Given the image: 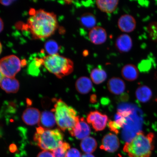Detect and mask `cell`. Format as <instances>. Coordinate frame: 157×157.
<instances>
[{"mask_svg": "<svg viewBox=\"0 0 157 157\" xmlns=\"http://www.w3.org/2000/svg\"><path fill=\"white\" fill-rule=\"evenodd\" d=\"M26 26L33 38H45L54 34L57 28V20L54 13L39 10L31 12Z\"/></svg>", "mask_w": 157, "mask_h": 157, "instance_id": "1", "label": "cell"}, {"mask_svg": "<svg viewBox=\"0 0 157 157\" xmlns=\"http://www.w3.org/2000/svg\"><path fill=\"white\" fill-rule=\"evenodd\" d=\"M154 133L145 134L140 131L125 143L123 151L130 157H150L154 149Z\"/></svg>", "mask_w": 157, "mask_h": 157, "instance_id": "2", "label": "cell"}, {"mask_svg": "<svg viewBox=\"0 0 157 157\" xmlns=\"http://www.w3.org/2000/svg\"><path fill=\"white\" fill-rule=\"evenodd\" d=\"M54 109L52 110L55 112L57 124L62 131L68 130L70 132L79 121V117L74 108L62 100L54 99Z\"/></svg>", "mask_w": 157, "mask_h": 157, "instance_id": "3", "label": "cell"}, {"mask_svg": "<svg viewBox=\"0 0 157 157\" xmlns=\"http://www.w3.org/2000/svg\"><path fill=\"white\" fill-rule=\"evenodd\" d=\"M63 135L59 129H46L39 127L36 128L34 140L44 151H52L61 146Z\"/></svg>", "mask_w": 157, "mask_h": 157, "instance_id": "4", "label": "cell"}, {"mask_svg": "<svg viewBox=\"0 0 157 157\" xmlns=\"http://www.w3.org/2000/svg\"><path fill=\"white\" fill-rule=\"evenodd\" d=\"M43 65L49 72L59 78L71 74L73 71L72 61L58 54L47 56L43 59Z\"/></svg>", "mask_w": 157, "mask_h": 157, "instance_id": "5", "label": "cell"}, {"mask_svg": "<svg viewBox=\"0 0 157 157\" xmlns=\"http://www.w3.org/2000/svg\"><path fill=\"white\" fill-rule=\"evenodd\" d=\"M21 65V62L16 56H5L0 61L1 73L6 77L14 78L20 71Z\"/></svg>", "mask_w": 157, "mask_h": 157, "instance_id": "6", "label": "cell"}, {"mask_svg": "<svg viewBox=\"0 0 157 157\" xmlns=\"http://www.w3.org/2000/svg\"><path fill=\"white\" fill-rule=\"evenodd\" d=\"M87 121L88 124L92 125L95 131H101L106 126L108 117L98 111H91L88 114Z\"/></svg>", "mask_w": 157, "mask_h": 157, "instance_id": "7", "label": "cell"}, {"mask_svg": "<svg viewBox=\"0 0 157 157\" xmlns=\"http://www.w3.org/2000/svg\"><path fill=\"white\" fill-rule=\"evenodd\" d=\"M72 136L79 140H83L91 133V129L83 117L80 118L74 128L69 132Z\"/></svg>", "mask_w": 157, "mask_h": 157, "instance_id": "8", "label": "cell"}, {"mask_svg": "<svg viewBox=\"0 0 157 157\" xmlns=\"http://www.w3.org/2000/svg\"><path fill=\"white\" fill-rule=\"evenodd\" d=\"M120 146L119 139L116 135L109 133L104 136L100 148L109 152H114Z\"/></svg>", "mask_w": 157, "mask_h": 157, "instance_id": "9", "label": "cell"}, {"mask_svg": "<svg viewBox=\"0 0 157 157\" xmlns=\"http://www.w3.org/2000/svg\"><path fill=\"white\" fill-rule=\"evenodd\" d=\"M119 28L123 32H132L136 29V20L132 16L129 14L123 15L120 17L117 21Z\"/></svg>", "mask_w": 157, "mask_h": 157, "instance_id": "10", "label": "cell"}, {"mask_svg": "<svg viewBox=\"0 0 157 157\" xmlns=\"http://www.w3.org/2000/svg\"><path fill=\"white\" fill-rule=\"evenodd\" d=\"M88 37L92 44L100 45L106 41L107 35L106 31L103 27L95 26L90 30Z\"/></svg>", "mask_w": 157, "mask_h": 157, "instance_id": "11", "label": "cell"}, {"mask_svg": "<svg viewBox=\"0 0 157 157\" xmlns=\"http://www.w3.org/2000/svg\"><path fill=\"white\" fill-rule=\"evenodd\" d=\"M41 114L38 109L34 108H27L24 111L22 119L26 124L33 125L40 122Z\"/></svg>", "mask_w": 157, "mask_h": 157, "instance_id": "12", "label": "cell"}, {"mask_svg": "<svg viewBox=\"0 0 157 157\" xmlns=\"http://www.w3.org/2000/svg\"><path fill=\"white\" fill-rule=\"evenodd\" d=\"M1 86L2 89L7 93H15L18 91L19 83L15 78L4 76L1 73Z\"/></svg>", "mask_w": 157, "mask_h": 157, "instance_id": "13", "label": "cell"}, {"mask_svg": "<svg viewBox=\"0 0 157 157\" xmlns=\"http://www.w3.org/2000/svg\"><path fill=\"white\" fill-rule=\"evenodd\" d=\"M115 45L117 50L121 53L128 52L132 49L133 42L132 38L127 34H123L117 37Z\"/></svg>", "mask_w": 157, "mask_h": 157, "instance_id": "14", "label": "cell"}, {"mask_svg": "<svg viewBox=\"0 0 157 157\" xmlns=\"http://www.w3.org/2000/svg\"><path fill=\"white\" fill-rule=\"evenodd\" d=\"M107 85L109 92L115 95H121L125 90V84L124 81L119 78H111L108 81Z\"/></svg>", "mask_w": 157, "mask_h": 157, "instance_id": "15", "label": "cell"}, {"mask_svg": "<svg viewBox=\"0 0 157 157\" xmlns=\"http://www.w3.org/2000/svg\"><path fill=\"white\" fill-rule=\"evenodd\" d=\"M123 77L127 81H135L138 78L139 71L136 66L132 64H127L123 67L121 70Z\"/></svg>", "mask_w": 157, "mask_h": 157, "instance_id": "16", "label": "cell"}, {"mask_svg": "<svg viewBox=\"0 0 157 157\" xmlns=\"http://www.w3.org/2000/svg\"><path fill=\"white\" fill-rule=\"evenodd\" d=\"M56 123L55 115L52 112L44 111L41 113L40 122L38 124L46 129H49L53 127Z\"/></svg>", "mask_w": 157, "mask_h": 157, "instance_id": "17", "label": "cell"}, {"mask_svg": "<svg viewBox=\"0 0 157 157\" xmlns=\"http://www.w3.org/2000/svg\"><path fill=\"white\" fill-rule=\"evenodd\" d=\"M117 0H98L96 1L98 8L103 12L110 13L117 9L119 4Z\"/></svg>", "mask_w": 157, "mask_h": 157, "instance_id": "18", "label": "cell"}, {"mask_svg": "<svg viewBox=\"0 0 157 157\" xmlns=\"http://www.w3.org/2000/svg\"><path fill=\"white\" fill-rule=\"evenodd\" d=\"M75 87L80 94H86L89 93L93 88L91 80L86 76H82L76 80Z\"/></svg>", "mask_w": 157, "mask_h": 157, "instance_id": "19", "label": "cell"}, {"mask_svg": "<svg viewBox=\"0 0 157 157\" xmlns=\"http://www.w3.org/2000/svg\"><path fill=\"white\" fill-rule=\"evenodd\" d=\"M80 23L84 28L91 30L95 27L97 24V19L93 13H84L80 17Z\"/></svg>", "mask_w": 157, "mask_h": 157, "instance_id": "20", "label": "cell"}, {"mask_svg": "<svg viewBox=\"0 0 157 157\" xmlns=\"http://www.w3.org/2000/svg\"><path fill=\"white\" fill-rule=\"evenodd\" d=\"M97 143L95 139L88 136L82 140L80 146L82 151L86 154H91L96 150Z\"/></svg>", "mask_w": 157, "mask_h": 157, "instance_id": "21", "label": "cell"}, {"mask_svg": "<svg viewBox=\"0 0 157 157\" xmlns=\"http://www.w3.org/2000/svg\"><path fill=\"white\" fill-rule=\"evenodd\" d=\"M92 81L96 84L103 83L107 78V74L103 69L97 67L93 69L90 73Z\"/></svg>", "mask_w": 157, "mask_h": 157, "instance_id": "22", "label": "cell"}, {"mask_svg": "<svg viewBox=\"0 0 157 157\" xmlns=\"http://www.w3.org/2000/svg\"><path fill=\"white\" fill-rule=\"evenodd\" d=\"M151 92L150 88L146 86H141L137 88L135 95L137 100L142 103L146 102L151 97Z\"/></svg>", "mask_w": 157, "mask_h": 157, "instance_id": "23", "label": "cell"}, {"mask_svg": "<svg viewBox=\"0 0 157 157\" xmlns=\"http://www.w3.org/2000/svg\"><path fill=\"white\" fill-rule=\"evenodd\" d=\"M42 65H43V59H35L29 67V74L33 76H38L39 72V68Z\"/></svg>", "mask_w": 157, "mask_h": 157, "instance_id": "24", "label": "cell"}, {"mask_svg": "<svg viewBox=\"0 0 157 157\" xmlns=\"http://www.w3.org/2000/svg\"><path fill=\"white\" fill-rule=\"evenodd\" d=\"M44 48L46 52L50 56L58 54L59 46L56 41L51 40L45 43Z\"/></svg>", "mask_w": 157, "mask_h": 157, "instance_id": "25", "label": "cell"}, {"mask_svg": "<svg viewBox=\"0 0 157 157\" xmlns=\"http://www.w3.org/2000/svg\"><path fill=\"white\" fill-rule=\"evenodd\" d=\"M70 148L68 143L63 142L61 146L53 151L52 153L54 157H66L67 153Z\"/></svg>", "mask_w": 157, "mask_h": 157, "instance_id": "26", "label": "cell"}, {"mask_svg": "<svg viewBox=\"0 0 157 157\" xmlns=\"http://www.w3.org/2000/svg\"><path fill=\"white\" fill-rule=\"evenodd\" d=\"M148 30L150 38L154 41H157V22H152L148 26Z\"/></svg>", "mask_w": 157, "mask_h": 157, "instance_id": "27", "label": "cell"}, {"mask_svg": "<svg viewBox=\"0 0 157 157\" xmlns=\"http://www.w3.org/2000/svg\"><path fill=\"white\" fill-rule=\"evenodd\" d=\"M115 121L121 128L127 124V117L124 116L121 114L117 112L115 117Z\"/></svg>", "mask_w": 157, "mask_h": 157, "instance_id": "28", "label": "cell"}, {"mask_svg": "<svg viewBox=\"0 0 157 157\" xmlns=\"http://www.w3.org/2000/svg\"><path fill=\"white\" fill-rule=\"evenodd\" d=\"M108 125L110 130L116 134H118L119 133L120 129L121 128L116 123L115 121H110Z\"/></svg>", "mask_w": 157, "mask_h": 157, "instance_id": "29", "label": "cell"}, {"mask_svg": "<svg viewBox=\"0 0 157 157\" xmlns=\"http://www.w3.org/2000/svg\"><path fill=\"white\" fill-rule=\"evenodd\" d=\"M79 151L75 148L70 149L67 153L66 157H81Z\"/></svg>", "mask_w": 157, "mask_h": 157, "instance_id": "30", "label": "cell"}, {"mask_svg": "<svg viewBox=\"0 0 157 157\" xmlns=\"http://www.w3.org/2000/svg\"><path fill=\"white\" fill-rule=\"evenodd\" d=\"M151 64L148 60H144L141 62L139 65V69L141 71H145L150 68Z\"/></svg>", "mask_w": 157, "mask_h": 157, "instance_id": "31", "label": "cell"}, {"mask_svg": "<svg viewBox=\"0 0 157 157\" xmlns=\"http://www.w3.org/2000/svg\"><path fill=\"white\" fill-rule=\"evenodd\" d=\"M37 157H54L52 152L44 151L39 153Z\"/></svg>", "mask_w": 157, "mask_h": 157, "instance_id": "32", "label": "cell"}, {"mask_svg": "<svg viewBox=\"0 0 157 157\" xmlns=\"http://www.w3.org/2000/svg\"><path fill=\"white\" fill-rule=\"evenodd\" d=\"M15 1H11V0H9V1H1V3L3 6H8L11 5Z\"/></svg>", "mask_w": 157, "mask_h": 157, "instance_id": "33", "label": "cell"}, {"mask_svg": "<svg viewBox=\"0 0 157 157\" xmlns=\"http://www.w3.org/2000/svg\"><path fill=\"white\" fill-rule=\"evenodd\" d=\"M17 150V147L15 145L12 144L10 147V150L12 152H15Z\"/></svg>", "mask_w": 157, "mask_h": 157, "instance_id": "34", "label": "cell"}, {"mask_svg": "<svg viewBox=\"0 0 157 157\" xmlns=\"http://www.w3.org/2000/svg\"><path fill=\"white\" fill-rule=\"evenodd\" d=\"M0 25H1V27H0V32L1 33L2 31L3 30L4 27L3 21L1 18L0 19Z\"/></svg>", "mask_w": 157, "mask_h": 157, "instance_id": "35", "label": "cell"}, {"mask_svg": "<svg viewBox=\"0 0 157 157\" xmlns=\"http://www.w3.org/2000/svg\"><path fill=\"white\" fill-rule=\"evenodd\" d=\"M81 157H95L91 154H86L82 155Z\"/></svg>", "mask_w": 157, "mask_h": 157, "instance_id": "36", "label": "cell"}, {"mask_svg": "<svg viewBox=\"0 0 157 157\" xmlns=\"http://www.w3.org/2000/svg\"><path fill=\"white\" fill-rule=\"evenodd\" d=\"M2 52V44H1V53Z\"/></svg>", "mask_w": 157, "mask_h": 157, "instance_id": "37", "label": "cell"}]
</instances>
